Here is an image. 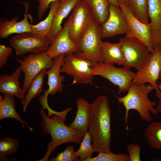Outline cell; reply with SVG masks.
Wrapping results in <instances>:
<instances>
[{
  "instance_id": "36",
  "label": "cell",
  "mask_w": 161,
  "mask_h": 161,
  "mask_svg": "<svg viewBox=\"0 0 161 161\" xmlns=\"http://www.w3.org/2000/svg\"><path fill=\"white\" fill-rule=\"evenodd\" d=\"M110 5L119 7V3L120 2L126 3V0H106Z\"/></svg>"
},
{
  "instance_id": "19",
  "label": "cell",
  "mask_w": 161,
  "mask_h": 161,
  "mask_svg": "<svg viewBox=\"0 0 161 161\" xmlns=\"http://www.w3.org/2000/svg\"><path fill=\"white\" fill-rule=\"evenodd\" d=\"M21 71L18 66L10 75L4 74L0 76V92L4 94L16 96L23 101L26 93L20 85L19 78Z\"/></svg>"
},
{
  "instance_id": "10",
  "label": "cell",
  "mask_w": 161,
  "mask_h": 161,
  "mask_svg": "<svg viewBox=\"0 0 161 161\" xmlns=\"http://www.w3.org/2000/svg\"><path fill=\"white\" fill-rule=\"evenodd\" d=\"M68 19L69 35L77 44L82 34L95 21L84 0H79Z\"/></svg>"
},
{
  "instance_id": "32",
  "label": "cell",
  "mask_w": 161,
  "mask_h": 161,
  "mask_svg": "<svg viewBox=\"0 0 161 161\" xmlns=\"http://www.w3.org/2000/svg\"><path fill=\"white\" fill-rule=\"evenodd\" d=\"M129 157V161H140V146L136 143H132L129 144L127 147Z\"/></svg>"
},
{
  "instance_id": "37",
  "label": "cell",
  "mask_w": 161,
  "mask_h": 161,
  "mask_svg": "<svg viewBox=\"0 0 161 161\" xmlns=\"http://www.w3.org/2000/svg\"><path fill=\"white\" fill-rule=\"evenodd\" d=\"M160 78L161 79V73H160Z\"/></svg>"
},
{
  "instance_id": "25",
  "label": "cell",
  "mask_w": 161,
  "mask_h": 161,
  "mask_svg": "<svg viewBox=\"0 0 161 161\" xmlns=\"http://www.w3.org/2000/svg\"><path fill=\"white\" fill-rule=\"evenodd\" d=\"M47 69L39 72L34 78L29 86L24 100L21 101L23 112H25L28 104L34 98L39 96L43 91L44 79L46 75Z\"/></svg>"
},
{
  "instance_id": "4",
  "label": "cell",
  "mask_w": 161,
  "mask_h": 161,
  "mask_svg": "<svg viewBox=\"0 0 161 161\" xmlns=\"http://www.w3.org/2000/svg\"><path fill=\"white\" fill-rule=\"evenodd\" d=\"M102 38L100 26L94 21L82 34L74 54L90 61L93 65L101 61Z\"/></svg>"
},
{
  "instance_id": "6",
  "label": "cell",
  "mask_w": 161,
  "mask_h": 161,
  "mask_svg": "<svg viewBox=\"0 0 161 161\" xmlns=\"http://www.w3.org/2000/svg\"><path fill=\"white\" fill-rule=\"evenodd\" d=\"M15 60L20 65L19 66L24 75L22 88L26 94L34 78L42 70L49 69L54 63V60L48 54L47 51L37 54H31L22 59Z\"/></svg>"
},
{
  "instance_id": "23",
  "label": "cell",
  "mask_w": 161,
  "mask_h": 161,
  "mask_svg": "<svg viewBox=\"0 0 161 161\" xmlns=\"http://www.w3.org/2000/svg\"><path fill=\"white\" fill-rule=\"evenodd\" d=\"M59 0L50 4L49 12L45 19L36 24H31V32L33 34L40 37L46 38L51 29L55 13L59 5Z\"/></svg>"
},
{
  "instance_id": "30",
  "label": "cell",
  "mask_w": 161,
  "mask_h": 161,
  "mask_svg": "<svg viewBox=\"0 0 161 161\" xmlns=\"http://www.w3.org/2000/svg\"><path fill=\"white\" fill-rule=\"evenodd\" d=\"M85 161H129V157L126 154H115L111 151L100 152L97 156L87 159Z\"/></svg>"
},
{
  "instance_id": "14",
  "label": "cell",
  "mask_w": 161,
  "mask_h": 161,
  "mask_svg": "<svg viewBox=\"0 0 161 161\" xmlns=\"http://www.w3.org/2000/svg\"><path fill=\"white\" fill-rule=\"evenodd\" d=\"M69 23L68 18L47 51L48 55L54 60L61 55L66 56L74 54L77 51V44L71 38L69 35Z\"/></svg>"
},
{
  "instance_id": "35",
  "label": "cell",
  "mask_w": 161,
  "mask_h": 161,
  "mask_svg": "<svg viewBox=\"0 0 161 161\" xmlns=\"http://www.w3.org/2000/svg\"><path fill=\"white\" fill-rule=\"evenodd\" d=\"M158 87L160 92V93H156L155 94V96L159 100V101L155 108L156 110L159 113L161 112V84H158Z\"/></svg>"
},
{
  "instance_id": "7",
  "label": "cell",
  "mask_w": 161,
  "mask_h": 161,
  "mask_svg": "<svg viewBox=\"0 0 161 161\" xmlns=\"http://www.w3.org/2000/svg\"><path fill=\"white\" fill-rule=\"evenodd\" d=\"M92 65L90 61L72 54L65 56L61 72L72 77L71 85L78 83L92 84L94 76L91 69Z\"/></svg>"
},
{
  "instance_id": "24",
  "label": "cell",
  "mask_w": 161,
  "mask_h": 161,
  "mask_svg": "<svg viewBox=\"0 0 161 161\" xmlns=\"http://www.w3.org/2000/svg\"><path fill=\"white\" fill-rule=\"evenodd\" d=\"M89 7L95 21L100 26L108 19L110 4L106 0H84Z\"/></svg>"
},
{
  "instance_id": "29",
  "label": "cell",
  "mask_w": 161,
  "mask_h": 161,
  "mask_svg": "<svg viewBox=\"0 0 161 161\" xmlns=\"http://www.w3.org/2000/svg\"><path fill=\"white\" fill-rule=\"evenodd\" d=\"M91 143V137L88 131L85 133L79 149L75 151V155L79 158V161H85L92 157L93 154L95 152Z\"/></svg>"
},
{
  "instance_id": "28",
  "label": "cell",
  "mask_w": 161,
  "mask_h": 161,
  "mask_svg": "<svg viewBox=\"0 0 161 161\" xmlns=\"http://www.w3.org/2000/svg\"><path fill=\"white\" fill-rule=\"evenodd\" d=\"M18 139L5 137L0 140V161L8 160L7 157L15 153L19 146Z\"/></svg>"
},
{
  "instance_id": "9",
  "label": "cell",
  "mask_w": 161,
  "mask_h": 161,
  "mask_svg": "<svg viewBox=\"0 0 161 161\" xmlns=\"http://www.w3.org/2000/svg\"><path fill=\"white\" fill-rule=\"evenodd\" d=\"M119 42L124 56V66L138 70L143 65L151 53L145 44L136 38L125 36L120 38Z\"/></svg>"
},
{
  "instance_id": "12",
  "label": "cell",
  "mask_w": 161,
  "mask_h": 161,
  "mask_svg": "<svg viewBox=\"0 0 161 161\" xmlns=\"http://www.w3.org/2000/svg\"><path fill=\"white\" fill-rule=\"evenodd\" d=\"M119 5L127 22L128 30L125 36L136 38L141 41L152 53L154 49L152 45L150 23L146 24L140 21L132 14L126 3H119Z\"/></svg>"
},
{
  "instance_id": "38",
  "label": "cell",
  "mask_w": 161,
  "mask_h": 161,
  "mask_svg": "<svg viewBox=\"0 0 161 161\" xmlns=\"http://www.w3.org/2000/svg\"><path fill=\"white\" fill-rule=\"evenodd\" d=\"M159 161H161V159L160 160H159Z\"/></svg>"
},
{
  "instance_id": "11",
  "label": "cell",
  "mask_w": 161,
  "mask_h": 161,
  "mask_svg": "<svg viewBox=\"0 0 161 161\" xmlns=\"http://www.w3.org/2000/svg\"><path fill=\"white\" fill-rule=\"evenodd\" d=\"M10 43L17 56L47 51L49 46L46 38L39 37L31 32L18 34L13 36L10 39Z\"/></svg>"
},
{
  "instance_id": "27",
  "label": "cell",
  "mask_w": 161,
  "mask_h": 161,
  "mask_svg": "<svg viewBox=\"0 0 161 161\" xmlns=\"http://www.w3.org/2000/svg\"><path fill=\"white\" fill-rule=\"evenodd\" d=\"M126 3L134 15L145 24L148 23V0H126Z\"/></svg>"
},
{
  "instance_id": "3",
  "label": "cell",
  "mask_w": 161,
  "mask_h": 161,
  "mask_svg": "<svg viewBox=\"0 0 161 161\" xmlns=\"http://www.w3.org/2000/svg\"><path fill=\"white\" fill-rule=\"evenodd\" d=\"M153 90V87L150 84H137L132 81L125 95L122 97L115 96L119 104H122L126 110L125 119L127 130L129 129L127 122L130 110H136L141 119L148 122L152 120L150 113L154 115L158 114L154 107L156 103L148 97V94Z\"/></svg>"
},
{
  "instance_id": "17",
  "label": "cell",
  "mask_w": 161,
  "mask_h": 161,
  "mask_svg": "<svg viewBox=\"0 0 161 161\" xmlns=\"http://www.w3.org/2000/svg\"><path fill=\"white\" fill-rule=\"evenodd\" d=\"M79 0H59V5L54 16L50 31L46 38L50 45L60 32L63 27L62 23L72 10Z\"/></svg>"
},
{
  "instance_id": "18",
  "label": "cell",
  "mask_w": 161,
  "mask_h": 161,
  "mask_svg": "<svg viewBox=\"0 0 161 161\" xmlns=\"http://www.w3.org/2000/svg\"><path fill=\"white\" fill-rule=\"evenodd\" d=\"M64 55H61L54 60V63L52 66L47 71L46 75L48 79L47 84L48 89L45 90L43 95L47 97L49 95H53L57 92L63 91V83L65 77L61 75V68L64 62Z\"/></svg>"
},
{
  "instance_id": "31",
  "label": "cell",
  "mask_w": 161,
  "mask_h": 161,
  "mask_svg": "<svg viewBox=\"0 0 161 161\" xmlns=\"http://www.w3.org/2000/svg\"><path fill=\"white\" fill-rule=\"evenodd\" d=\"M79 158L75 155L74 147L71 145L67 146L63 151L58 153L56 157L50 158L49 161H79Z\"/></svg>"
},
{
  "instance_id": "21",
  "label": "cell",
  "mask_w": 161,
  "mask_h": 161,
  "mask_svg": "<svg viewBox=\"0 0 161 161\" xmlns=\"http://www.w3.org/2000/svg\"><path fill=\"white\" fill-rule=\"evenodd\" d=\"M101 59V62L124 66L125 59L120 42L112 43L102 41Z\"/></svg>"
},
{
  "instance_id": "26",
  "label": "cell",
  "mask_w": 161,
  "mask_h": 161,
  "mask_svg": "<svg viewBox=\"0 0 161 161\" xmlns=\"http://www.w3.org/2000/svg\"><path fill=\"white\" fill-rule=\"evenodd\" d=\"M144 135L151 147L161 150V122L154 121L150 123L145 129Z\"/></svg>"
},
{
  "instance_id": "8",
  "label": "cell",
  "mask_w": 161,
  "mask_h": 161,
  "mask_svg": "<svg viewBox=\"0 0 161 161\" xmlns=\"http://www.w3.org/2000/svg\"><path fill=\"white\" fill-rule=\"evenodd\" d=\"M161 72V44L154 49L143 65L137 70L132 82L137 84L148 83L153 87L156 93H160L157 82Z\"/></svg>"
},
{
  "instance_id": "15",
  "label": "cell",
  "mask_w": 161,
  "mask_h": 161,
  "mask_svg": "<svg viewBox=\"0 0 161 161\" xmlns=\"http://www.w3.org/2000/svg\"><path fill=\"white\" fill-rule=\"evenodd\" d=\"M25 7L24 17L21 21H17L18 17L16 16L10 20H4L0 23V38H5L13 34H17L31 32V25L28 21L29 2H22Z\"/></svg>"
},
{
  "instance_id": "22",
  "label": "cell",
  "mask_w": 161,
  "mask_h": 161,
  "mask_svg": "<svg viewBox=\"0 0 161 161\" xmlns=\"http://www.w3.org/2000/svg\"><path fill=\"white\" fill-rule=\"evenodd\" d=\"M13 96L4 94L3 98L0 95V120L12 118L18 120L24 126L25 125L31 131L33 129L24 121L16 112L15 107Z\"/></svg>"
},
{
  "instance_id": "2",
  "label": "cell",
  "mask_w": 161,
  "mask_h": 161,
  "mask_svg": "<svg viewBox=\"0 0 161 161\" xmlns=\"http://www.w3.org/2000/svg\"><path fill=\"white\" fill-rule=\"evenodd\" d=\"M39 113L41 118V128L44 134L50 135L51 140L48 143L45 156L38 161H49V157L55 149L63 144L80 143L85 134L67 126L64 123L66 120L60 116L54 114L51 117H49L42 108L40 109Z\"/></svg>"
},
{
  "instance_id": "33",
  "label": "cell",
  "mask_w": 161,
  "mask_h": 161,
  "mask_svg": "<svg viewBox=\"0 0 161 161\" xmlns=\"http://www.w3.org/2000/svg\"><path fill=\"white\" fill-rule=\"evenodd\" d=\"M13 49L10 47L0 44V68L1 69L5 65L9 56L12 55Z\"/></svg>"
},
{
  "instance_id": "13",
  "label": "cell",
  "mask_w": 161,
  "mask_h": 161,
  "mask_svg": "<svg viewBox=\"0 0 161 161\" xmlns=\"http://www.w3.org/2000/svg\"><path fill=\"white\" fill-rule=\"evenodd\" d=\"M100 30L102 38L126 34L128 30L127 22L120 7L110 5L109 17L100 26Z\"/></svg>"
},
{
  "instance_id": "20",
  "label": "cell",
  "mask_w": 161,
  "mask_h": 161,
  "mask_svg": "<svg viewBox=\"0 0 161 161\" xmlns=\"http://www.w3.org/2000/svg\"><path fill=\"white\" fill-rule=\"evenodd\" d=\"M77 111L72 122L69 126L72 129L83 134L88 131L91 114V104L83 98L76 101Z\"/></svg>"
},
{
  "instance_id": "16",
  "label": "cell",
  "mask_w": 161,
  "mask_h": 161,
  "mask_svg": "<svg viewBox=\"0 0 161 161\" xmlns=\"http://www.w3.org/2000/svg\"><path fill=\"white\" fill-rule=\"evenodd\" d=\"M152 43L154 49L161 44V0H148Z\"/></svg>"
},
{
  "instance_id": "1",
  "label": "cell",
  "mask_w": 161,
  "mask_h": 161,
  "mask_svg": "<svg viewBox=\"0 0 161 161\" xmlns=\"http://www.w3.org/2000/svg\"><path fill=\"white\" fill-rule=\"evenodd\" d=\"M111 110L107 96L98 97L91 104V114L88 131L95 152L111 151Z\"/></svg>"
},
{
  "instance_id": "5",
  "label": "cell",
  "mask_w": 161,
  "mask_h": 161,
  "mask_svg": "<svg viewBox=\"0 0 161 161\" xmlns=\"http://www.w3.org/2000/svg\"><path fill=\"white\" fill-rule=\"evenodd\" d=\"M131 68L123 66L119 68L114 64L99 62L92 65L91 69L94 76H100L118 87L117 95L127 92L135 73Z\"/></svg>"
},
{
  "instance_id": "34",
  "label": "cell",
  "mask_w": 161,
  "mask_h": 161,
  "mask_svg": "<svg viewBox=\"0 0 161 161\" xmlns=\"http://www.w3.org/2000/svg\"><path fill=\"white\" fill-rule=\"evenodd\" d=\"M38 2L37 6V14L39 19H41L44 14L52 2L59 0H37Z\"/></svg>"
}]
</instances>
